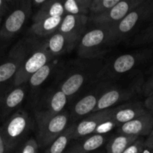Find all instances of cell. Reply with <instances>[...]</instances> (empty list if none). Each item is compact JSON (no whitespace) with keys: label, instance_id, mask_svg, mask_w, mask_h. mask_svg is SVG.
Segmentation results:
<instances>
[{"label":"cell","instance_id":"6da1fadb","mask_svg":"<svg viewBox=\"0 0 153 153\" xmlns=\"http://www.w3.org/2000/svg\"><path fill=\"white\" fill-rule=\"evenodd\" d=\"M102 58H80L66 65L58 76L56 86L70 99L100 80L104 68Z\"/></svg>","mask_w":153,"mask_h":153},{"label":"cell","instance_id":"7a4b0ae2","mask_svg":"<svg viewBox=\"0 0 153 153\" xmlns=\"http://www.w3.org/2000/svg\"><path fill=\"white\" fill-rule=\"evenodd\" d=\"M34 127V121L27 111L20 108L0 126L2 137L8 153L28 139Z\"/></svg>","mask_w":153,"mask_h":153},{"label":"cell","instance_id":"3957f363","mask_svg":"<svg viewBox=\"0 0 153 153\" xmlns=\"http://www.w3.org/2000/svg\"><path fill=\"white\" fill-rule=\"evenodd\" d=\"M54 58L45 49L44 40L32 35L29 47L14 79L13 88L27 83L34 73Z\"/></svg>","mask_w":153,"mask_h":153},{"label":"cell","instance_id":"277c9868","mask_svg":"<svg viewBox=\"0 0 153 153\" xmlns=\"http://www.w3.org/2000/svg\"><path fill=\"white\" fill-rule=\"evenodd\" d=\"M70 114L67 111L56 115L34 112L36 141L39 149H45L68 127Z\"/></svg>","mask_w":153,"mask_h":153},{"label":"cell","instance_id":"5b68a950","mask_svg":"<svg viewBox=\"0 0 153 153\" xmlns=\"http://www.w3.org/2000/svg\"><path fill=\"white\" fill-rule=\"evenodd\" d=\"M31 40L32 37L20 40L11 48L7 58L0 64V99L13 88L14 79L29 47Z\"/></svg>","mask_w":153,"mask_h":153},{"label":"cell","instance_id":"8992f818","mask_svg":"<svg viewBox=\"0 0 153 153\" xmlns=\"http://www.w3.org/2000/svg\"><path fill=\"white\" fill-rule=\"evenodd\" d=\"M151 0H144L143 2L134 9L121 21L110 27L108 36L109 48L118 45L130 35L144 21H147Z\"/></svg>","mask_w":153,"mask_h":153},{"label":"cell","instance_id":"52a82bcc","mask_svg":"<svg viewBox=\"0 0 153 153\" xmlns=\"http://www.w3.org/2000/svg\"><path fill=\"white\" fill-rule=\"evenodd\" d=\"M152 55V50L145 49L119 55L104 66L100 79L112 82L114 79H118V76L131 71L148 61Z\"/></svg>","mask_w":153,"mask_h":153},{"label":"cell","instance_id":"ba28073f","mask_svg":"<svg viewBox=\"0 0 153 153\" xmlns=\"http://www.w3.org/2000/svg\"><path fill=\"white\" fill-rule=\"evenodd\" d=\"M110 27L96 26L86 31L77 46V55L84 59H99L106 52Z\"/></svg>","mask_w":153,"mask_h":153},{"label":"cell","instance_id":"9c48e42d","mask_svg":"<svg viewBox=\"0 0 153 153\" xmlns=\"http://www.w3.org/2000/svg\"><path fill=\"white\" fill-rule=\"evenodd\" d=\"M32 12L31 0H20L4 20L0 29V49L8 44L24 26Z\"/></svg>","mask_w":153,"mask_h":153},{"label":"cell","instance_id":"30bf717a","mask_svg":"<svg viewBox=\"0 0 153 153\" xmlns=\"http://www.w3.org/2000/svg\"><path fill=\"white\" fill-rule=\"evenodd\" d=\"M142 84L143 80L141 77H136L124 86L113 85L112 83L103 93L93 112L111 108L117 106L119 103L131 100L140 91H142Z\"/></svg>","mask_w":153,"mask_h":153},{"label":"cell","instance_id":"8fae6325","mask_svg":"<svg viewBox=\"0 0 153 153\" xmlns=\"http://www.w3.org/2000/svg\"><path fill=\"white\" fill-rule=\"evenodd\" d=\"M112 84L110 81L100 79L88 88L86 94L76 101L72 107L70 113V120L72 121V123L92 113L103 93Z\"/></svg>","mask_w":153,"mask_h":153},{"label":"cell","instance_id":"7c38bea8","mask_svg":"<svg viewBox=\"0 0 153 153\" xmlns=\"http://www.w3.org/2000/svg\"><path fill=\"white\" fill-rule=\"evenodd\" d=\"M68 98L58 88L50 87L40 92L34 102V112L56 115L64 111Z\"/></svg>","mask_w":153,"mask_h":153},{"label":"cell","instance_id":"4fadbf2b","mask_svg":"<svg viewBox=\"0 0 153 153\" xmlns=\"http://www.w3.org/2000/svg\"><path fill=\"white\" fill-rule=\"evenodd\" d=\"M144 0H120L115 6L100 15L88 16V21L95 26L112 27L125 17Z\"/></svg>","mask_w":153,"mask_h":153},{"label":"cell","instance_id":"5bb4252c","mask_svg":"<svg viewBox=\"0 0 153 153\" xmlns=\"http://www.w3.org/2000/svg\"><path fill=\"white\" fill-rule=\"evenodd\" d=\"M28 91V85L26 83L10 88L2 97L0 99V120L4 122L19 110Z\"/></svg>","mask_w":153,"mask_h":153},{"label":"cell","instance_id":"9a60e30c","mask_svg":"<svg viewBox=\"0 0 153 153\" xmlns=\"http://www.w3.org/2000/svg\"><path fill=\"white\" fill-rule=\"evenodd\" d=\"M112 111V108H111L93 112L82 119L71 123L74 126L73 140H77L94 134L97 127L101 123L110 119Z\"/></svg>","mask_w":153,"mask_h":153},{"label":"cell","instance_id":"2e32d148","mask_svg":"<svg viewBox=\"0 0 153 153\" xmlns=\"http://www.w3.org/2000/svg\"><path fill=\"white\" fill-rule=\"evenodd\" d=\"M80 39L56 31L44 40L45 49L53 58L65 55L78 46Z\"/></svg>","mask_w":153,"mask_h":153},{"label":"cell","instance_id":"e0dca14e","mask_svg":"<svg viewBox=\"0 0 153 153\" xmlns=\"http://www.w3.org/2000/svg\"><path fill=\"white\" fill-rule=\"evenodd\" d=\"M148 112L144 104L140 102L125 103L112 108L111 120L116 126L119 127L129 121L146 114Z\"/></svg>","mask_w":153,"mask_h":153},{"label":"cell","instance_id":"ac0fdd59","mask_svg":"<svg viewBox=\"0 0 153 153\" xmlns=\"http://www.w3.org/2000/svg\"><path fill=\"white\" fill-rule=\"evenodd\" d=\"M152 130L153 114L148 111L146 114L118 127L117 133L140 137L141 136L148 135Z\"/></svg>","mask_w":153,"mask_h":153},{"label":"cell","instance_id":"d6986e66","mask_svg":"<svg viewBox=\"0 0 153 153\" xmlns=\"http://www.w3.org/2000/svg\"><path fill=\"white\" fill-rule=\"evenodd\" d=\"M88 16L65 14L62 18L57 31L70 37L81 39L86 33Z\"/></svg>","mask_w":153,"mask_h":153},{"label":"cell","instance_id":"ffe728a7","mask_svg":"<svg viewBox=\"0 0 153 153\" xmlns=\"http://www.w3.org/2000/svg\"><path fill=\"white\" fill-rule=\"evenodd\" d=\"M107 140L106 134H93L75 140L69 145L64 153H92L101 147Z\"/></svg>","mask_w":153,"mask_h":153},{"label":"cell","instance_id":"44dd1931","mask_svg":"<svg viewBox=\"0 0 153 153\" xmlns=\"http://www.w3.org/2000/svg\"><path fill=\"white\" fill-rule=\"evenodd\" d=\"M56 64L52 60V61L41 67L40 70H38L29 78L27 85H28V89L29 90V94L32 100L33 104L38 94H40V89L41 86L49 79L52 72L56 70Z\"/></svg>","mask_w":153,"mask_h":153},{"label":"cell","instance_id":"7402d4cb","mask_svg":"<svg viewBox=\"0 0 153 153\" xmlns=\"http://www.w3.org/2000/svg\"><path fill=\"white\" fill-rule=\"evenodd\" d=\"M63 16L50 17L34 22L29 28V32L38 38H46L56 33L61 24Z\"/></svg>","mask_w":153,"mask_h":153},{"label":"cell","instance_id":"603a6c76","mask_svg":"<svg viewBox=\"0 0 153 153\" xmlns=\"http://www.w3.org/2000/svg\"><path fill=\"white\" fill-rule=\"evenodd\" d=\"M65 15L62 1L49 0L46 4L36 11L32 16L33 22L50 17L64 16Z\"/></svg>","mask_w":153,"mask_h":153},{"label":"cell","instance_id":"cb8c5ba5","mask_svg":"<svg viewBox=\"0 0 153 153\" xmlns=\"http://www.w3.org/2000/svg\"><path fill=\"white\" fill-rule=\"evenodd\" d=\"M74 126L72 124L44 149V153H64L73 140Z\"/></svg>","mask_w":153,"mask_h":153},{"label":"cell","instance_id":"d4e9b609","mask_svg":"<svg viewBox=\"0 0 153 153\" xmlns=\"http://www.w3.org/2000/svg\"><path fill=\"white\" fill-rule=\"evenodd\" d=\"M139 137L117 134L112 136L106 145V153H122Z\"/></svg>","mask_w":153,"mask_h":153},{"label":"cell","instance_id":"484cf974","mask_svg":"<svg viewBox=\"0 0 153 153\" xmlns=\"http://www.w3.org/2000/svg\"><path fill=\"white\" fill-rule=\"evenodd\" d=\"M92 0H66L62 1L65 14L88 16Z\"/></svg>","mask_w":153,"mask_h":153},{"label":"cell","instance_id":"4316f807","mask_svg":"<svg viewBox=\"0 0 153 153\" xmlns=\"http://www.w3.org/2000/svg\"><path fill=\"white\" fill-rule=\"evenodd\" d=\"M120 0H92L88 16H96L104 13L115 6Z\"/></svg>","mask_w":153,"mask_h":153},{"label":"cell","instance_id":"83f0119b","mask_svg":"<svg viewBox=\"0 0 153 153\" xmlns=\"http://www.w3.org/2000/svg\"><path fill=\"white\" fill-rule=\"evenodd\" d=\"M152 43H153V22L135 35L132 40V46H142Z\"/></svg>","mask_w":153,"mask_h":153},{"label":"cell","instance_id":"f1b7e54d","mask_svg":"<svg viewBox=\"0 0 153 153\" xmlns=\"http://www.w3.org/2000/svg\"><path fill=\"white\" fill-rule=\"evenodd\" d=\"M39 149L35 138L30 137L16 146L10 153H38Z\"/></svg>","mask_w":153,"mask_h":153},{"label":"cell","instance_id":"f546056e","mask_svg":"<svg viewBox=\"0 0 153 153\" xmlns=\"http://www.w3.org/2000/svg\"><path fill=\"white\" fill-rule=\"evenodd\" d=\"M116 126V125L114 124V123L112 122L111 118L110 120L104 121V122L101 123L97 127V128L94 131V134H106V133L110 131L111 130L113 129Z\"/></svg>","mask_w":153,"mask_h":153},{"label":"cell","instance_id":"4dcf8cb0","mask_svg":"<svg viewBox=\"0 0 153 153\" xmlns=\"http://www.w3.org/2000/svg\"><path fill=\"white\" fill-rule=\"evenodd\" d=\"M144 149V140L139 137L134 143L129 145L122 153H141Z\"/></svg>","mask_w":153,"mask_h":153},{"label":"cell","instance_id":"1f68e13d","mask_svg":"<svg viewBox=\"0 0 153 153\" xmlns=\"http://www.w3.org/2000/svg\"><path fill=\"white\" fill-rule=\"evenodd\" d=\"M142 92L145 97H148L153 94V75L150 76L146 82H143L142 87Z\"/></svg>","mask_w":153,"mask_h":153},{"label":"cell","instance_id":"d6a6232c","mask_svg":"<svg viewBox=\"0 0 153 153\" xmlns=\"http://www.w3.org/2000/svg\"><path fill=\"white\" fill-rule=\"evenodd\" d=\"M13 1L9 0H0V16H4L8 10L12 7Z\"/></svg>","mask_w":153,"mask_h":153},{"label":"cell","instance_id":"836d02e7","mask_svg":"<svg viewBox=\"0 0 153 153\" xmlns=\"http://www.w3.org/2000/svg\"><path fill=\"white\" fill-rule=\"evenodd\" d=\"M144 147L148 148L153 151V130L144 140Z\"/></svg>","mask_w":153,"mask_h":153},{"label":"cell","instance_id":"e575fe53","mask_svg":"<svg viewBox=\"0 0 153 153\" xmlns=\"http://www.w3.org/2000/svg\"><path fill=\"white\" fill-rule=\"evenodd\" d=\"M48 1L49 0H31L32 7V8L34 7V8H37L38 10L40 7H43L45 4H46Z\"/></svg>","mask_w":153,"mask_h":153},{"label":"cell","instance_id":"d590c367","mask_svg":"<svg viewBox=\"0 0 153 153\" xmlns=\"http://www.w3.org/2000/svg\"><path fill=\"white\" fill-rule=\"evenodd\" d=\"M144 105L146 108L147 110L153 111V94L146 99L145 102H144Z\"/></svg>","mask_w":153,"mask_h":153},{"label":"cell","instance_id":"8d00e7d4","mask_svg":"<svg viewBox=\"0 0 153 153\" xmlns=\"http://www.w3.org/2000/svg\"><path fill=\"white\" fill-rule=\"evenodd\" d=\"M147 21H148L149 23L153 22V1H151V2H150L149 11H148V16Z\"/></svg>","mask_w":153,"mask_h":153},{"label":"cell","instance_id":"74e56055","mask_svg":"<svg viewBox=\"0 0 153 153\" xmlns=\"http://www.w3.org/2000/svg\"><path fill=\"white\" fill-rule=\"evenodd\" d=\"M0 153H8L4 140H3L2 137L1 131H0Z\"/></svg>","mask_w":153,"mask_h":153},{"label":"cell","instance_id":"f35d334b","mask_svg":"<svg viewBox=\"0 0 153 153\" xmlns=\"http://www.w3.org/2000/svg\"><path fill=\"white\" fill-rule=\"evenodd\" d=\"M141 153H153V151L152 149H148V148L144 147V149H142V152Z\"/></svg>","mask_w":153,"mask_h":153},{"label":"cell","instance_id":"ab89813d","mask_svg":"<svg viewBox=\"0 0 153 153\" xmlns=\"http://www.w3.org/2000/svg\"><path fill=\"white\" fill-rule=\"evenodd\" d=\"M2 16H0V22H1L2 21Z\"/></svg>","mask_w":153,"mask_h":153},{"label":"cell","instance_id":"60d3db41","mask_svg":"<svg viewBox=\"0 0 153 153\" xmlns=\"http://www.w3.org/2000/svg\"><path fill=\"white\" fill-rule=\"evenodd\" d=\"M92 153H101V152H92Z\"/></svg>","mask_w":153,"mask_h":153}]
</instances>
